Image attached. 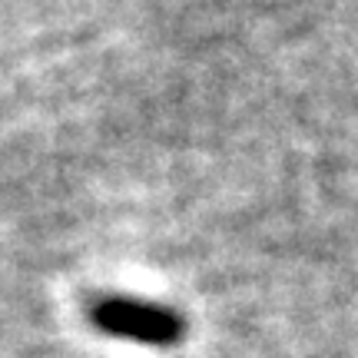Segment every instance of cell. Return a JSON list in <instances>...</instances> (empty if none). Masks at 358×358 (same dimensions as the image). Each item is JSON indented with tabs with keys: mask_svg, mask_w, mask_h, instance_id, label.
<instances>
[{
	"mask_svg": "<svg viewBox=\"0 0 358 358\" xmlns=\"http://www.w3.org/2000/svg\"><path fill=\"white\" fill-rule=\"evenodd\" d=\"M90 322L103 335L140 342L153 348H173L186 335V322L176 308L143 302V299H127V295H103L90 306Z\"/></svg>",
	"mask_w": 358,
	"mask_h": 358,
	"instance_id": "6da1fadb",
	"label": "cell"
}]
</instances>
